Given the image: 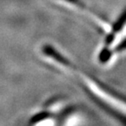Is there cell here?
<instances>
[{"label":"cell","instance_id":"cell-2","mask_svg":"<svg viewBox=\"0 0 126 126\" xmlns=\"http://www.w3.org/2000/svg\"><path fill=\"white\" fill-rule=\"evenodd\" d=\"M59 114L52 111H47V114H43L39 117L36 118V120H34L30 126H59Z\"/></svg>","mask_w":126,"mask_h":126},{"label":"cell","instance_id":"cell-1","mask_svg":"<svg viewBox=\"0 0 126 126\" xmlns=\"http://www.w3.org/2000/svg\"><path fill=\"white\" fill-rule=\"evenodd\" d=\"M44 56L78 85L83 92L121 125L126 126V94L99 80L96 76L67 59L51 45L42 48Z\"/></svg>","mask_w":126,"mask_h":126}]
</instances>
